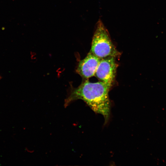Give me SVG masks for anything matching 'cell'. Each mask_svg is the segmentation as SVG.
Here are the masks:
<instances>
[{
  "label": "cell",
  "instance_id": "1",
  "mask_svg": "<svg viewBox=\"0 0 166 166\" xmlns=\"http://www.w3.org/2000/svg\"><path fill=\"white\" fill-rule=\"evenodd\" d=\"M110 87L101 81L91 83L85 81L71 92L66 104L78 99L83 100L93 111L101 114L106 122L109 117L110 102L109 92Z\"/></svg>",
  "mask_w": 166,
  "mask_h": 166
},
{
  "label": "cell",
  "instance_id": "2",
  "mask_svg": "<svg viewBox=\"0 0 166 166\" xmlns=\"http://www.w3.org/2000/svg\"><path fill=\"white\" fill-rule=\"evenodd\" d=\"M90 52L101 59L109 57L116 58L121 54L113 44L108 30L100 19L97 23Z\"/></svg>",
  "mask_w": 166,
  "mask_h": 166
},
{
  "label": "cell",
  "instance_id": "3",
  "mask_svg": "<svg viewBox=\"0 0 166 166\" xmlns=\"http://www.w3.org/2000/svg\"><path fill=\"white\" fill-rule=\"evenodd\" d=\"M117 66L115 57L102 58L99 62L94 76L100 81L111 87L114 80Z\"/></svg>",
  "mask_w": 166,
  "mask_h": 166
},
{
  "label": "cell",
  "instance_id": "4",
  "mask_svg": "<svg viewBox=\"0 0 166 166\" xmlns=\"http://www.w3.org/2000/svg\"><path fill=\"white\" fill-rule=\"evenodd\" d=\"M101 59L90 51L84 59L79 61L77 72L84 78L93 77Z\"/></svg>",
  "mask_w": 166,
  "mask_h": 166
}]
</instances>
